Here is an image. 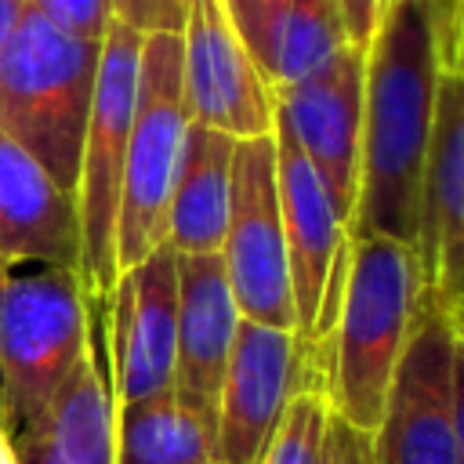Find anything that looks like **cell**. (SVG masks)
Wrapping results in <instances>:
<instances>
[{"mask_svg": "<svg viewBox=\"0 0 464 464\" xmlns=\"http://www.w3.org/2000/svg\"><path fill=\"white\" fill-rule=\"evenodd\" d=\"M464 40V0H388L362 76L359 196L348 239L388 236L417 250L420 178L446 65Z\"/></svg>", "mask_w": 464, "mask_h": 464, "instance_id": "obj_1", "label": "cell"}, {"mask_svg": "<svg viewBox=\"0 0 464 464\" xmlns=\"http://www.w3.org/2000/svg\"><path fill=\"white\" fill-rule=\"evenodd\" d=\"M428 297L413 246L388 236L348 239L344 286L326 337L330 413L373 431L402 348Z\"/></svg>", "mask_w": 464, "mask_h": 464, "instance_id": "obj_2", "label": "cell"}, {"mask_svg": "<svg viewBox=\"0 0 464 464\" xmlns=\"http://www.w3.org/2000/svg\"><path fill=\"white\" fill-rule=\"evenodd\" d=\"M102 40H83L25 7L0 51V130L22 145L69 196L98 80Z\"/></svg>", "mask_w": 464, "mask_h": 464, "instance_id": "obj_3", "label": "cell"}, {"mask_svg": "<svg viewBox=\"0 0 464 464\" xmlns=\"http://www.w3.org/2000/svg\"><path fill=\"white\" fill-rule=\"evenodd\" d=\"M91 304L76 268L0 265V424L29 428L87 352Z\"/></svg>", "mask_w": 464, "mask_h": 464, "instance_id": "obj_4", "label": "cell"}, {"mask_svg": "<svg viewBox=\"0 0 464 464\" xmlns=\"http://www.w3.org/2000/svg\"><path fill=\"white\" fill-rule=\"evenodd\" d=\"M188 123L192 116L181 80V36L145 33L116 210V272L138 265L167 243V210Z\"/></svg>", "mask_w": 464, "mask_h": 464, "instance_id": "obj_5", "label": "cell"}, {"mask_svg": "<svg viewBox=\"0 0 464 464\" xmlns=\"http://www.w3.org/2000/svg\"><path fill=\"white\" fill-rule=\"evenodd\" d=\"M138 29L112 18L102 36L98 80L91 94L83 149H80V178H76V221H80V286L87 301L109 304L116 286V210L120 185L134 120L138 94V58H141Z\"/></svg>", "mask_w": 464, "mask_h": 464, "instance_id": "obj_6", "label": "cell"}, {"mask_svg": "<svg viewBox=\"0 0 464 464\" xmlns=\"http://www.w3.org/2000/svg\"><path fill=\"white\" fill-rule=\"evenodd\" d=\"M308 388H326V348L297 330L243 319L218 395L214 457L221 464H261L286 406Z\"/></svg>", "mask_w": 464, "mask_h": 464, "instance_id": "obj_7", "label": "cell"}, {"mask_svg": "<svg viewBox=\"0 0 464 464\" xmlns=\"http://www.w3.org/2000/svg\"><path fill=\"white\" fill-rule=\"evenodd\" d=\"M228 290L243 319L279 330H297L290 261L276 188V134H257L236 145L228 225L218 250Z\"/></svg>", "mask_w": 464, "mask_h": 464, "instance_id": "obj_8", "label": "cell"}, {"mask_svg": "<svg viewBox=\"0 0 464 464\" xmlns=\"http://www.w3.org/2000/svg\"><path fill=\"white\" fill-rule=\"evenodd\" d=\"M453 341L450 312L424 297L370 431L373 464H457Z\"/></svg>", "mask_w": 464, "mask_h": 464, "instance_id": "obj_9", "label": "cell"}, {"mask_svg": "<svg viewBox=\"0 0 464 464\" xmlns=\"http://www.w3.org/2000/svg\"><path fill=\"white\" fill-rule=\"evenodd\" d=\"M105 344L116 406L174 392L178 254L167 243L116 276L105 304Z\"/></svg>", "mask_w": 464, "mask_h": 464, "instance_id": "obj_10", "label": "cell"}, {"mask_svg": "<svg viewBox=\"0 0 464 464\" xmlns=\"http://www.w3.org/2000/svg\"><path fill=\"white\" fill-rule=\"evenodd\" d=\"M276 134V188L279 218L290 261V290L297 312V334L326 348V301L348 265V225L337 214L326 181L294 145V138L272 123Z\"/></svg>", "mask_w": 464, "mask_h": 464, "instance_id": "obj_11", "label": "cell"}, {"mask_svg": "<svg viewBox=\"0 0 464 464\" xmlns=\"http://www.w3.org/2000/svg\"><path fill=\"white\" fill-rule=\"evenodd\" d=\"M178 36L188 116L236 141L268 134L276 123L272 91L232 25L225 0H188Z\"/></svg>", "mask_w": 464, "mask_h": 464, "instance_id": "obj_12", "label": "cell"}, {"mask_svg": "<svg viewBox=\"0 0 464 464\" xmlns=\"http://www.w3.org/2000/svg\"><path fill=\"white\" fill-rule=\"evenodd\" d=\"M362 76L366 51L344 47L315 76L276 91V127H283L304 160L319 170L344 225H352L359 196V145H362Z\"/></svg>", "mask_w": 464, "mask_h": 464, "instance_id": "obj_13", "label": "cell"}, {"mask_svg": "<svg viewBox=\"0 0 464 464\" xmlns=\"http://www.w3.org/2000/svg\"><path fill=\"white\" fill-rule=\"evenodd\" d=\"M417 257L428 297L446 308H464V69L446 65L435 98V123L420 178Z\"/></svg>", "mask_w": 464, "mask_h": 464, "instance_id": "obj_14", "label": "cell"}, {"mask_svg": "<svg viewBox=\"0 0 464 464\" xmlns=\"http://www.w3.org/2000/svg\"><path fill=\"white\" fill-rule=\"evenodd\" d=\"M87 304V352L44 413L11 435L18 464H116V395L105 344V304Z\"/></svg>", "mask_w": 464, "mask_h": 464, "instance_id": "obj_15", "label": "cell"}, {"mask_svg": "<svg viewBox=\"0 0 464 464\" xmlns=\"http://www.w3.org/2000/svg\"><path fill=\"white\" fill-rule=\"evenodd\" d=\"M243 315L218 254H178V352L174 395L214 428L225 366Z\"/></svg>", "mask_w": 464, "mask_h": 464, "instance_id": "obj_16", "label": "cell"}, {"mask_svg": "<svg viewBox=\"0 0 464 464\" xmlns=\"http://www.w3.org/2000/svg\"><path fill=\"white\" fill-rule=\"evenodd\" d=\"M14 261L80 268V221L76 199L0 130V265Z\"/></svg>", "mask_w": 464, "mask_h": 464, "instance_id": "obj_17", "label": "cell"}, {"mask_svg": "<svg viewBox=\"0 0 464 464\" xmlns=\"http://www.w3.org/2000/svg\"><path fill=\"white\" fill-rule=\"evenodd\" d=\"M236 138L207 123H188L181 167L167 210V246L174 254H218L228 225Z\"/></svg>", "mask_w": 464, "mask_h": 464, "instance_id": "obj_18", "label": "cell"}, {"mask_svg": "<svg viewBox=\"0 0 464 464\" xmlns=\"http://www.w3.org/2000/svg\"><path fill=\"white\" fill-rule=\"evenodd\" d=\"M348 47L337 0H286L268 22L254 65L268 91H286L326 69Z\"/></svg>", "mask_w": 464, "mask_h": 464, "instance_id": "obj_19", "label": "cell"}, {"mask_svg": "<svg viewBox=\"0 0 464 464\" xmlns=\"http://www.w3.org/2000/svg\"><path fill=\"white\" fill-rule=\"evenodd\" d=\"M214 457V428L174 392L116 406V464H203Z\"/></svg>", "mask_w": 464, "mask_h": 464, "instance_id": "obj_20", "label": "cell"}, {"mask_svg": "<svg viewBox=\"0 0 464 464\" xmlns=\"http://www.w3.org/2000/svg\"><path fill=\"white\" fill-rule=\"evenodd\" d=\"M326 428H330L326 395L319 388L301 392L286 406V413H283V420H279L261 464H323Z\"/></svg>", "mask_w": 464, "mask_h": 464, "instance_id": "obj_21", "label": "cell"}, {"mask_svg": "<svg viewBox=\"0 0 464 464\" xmlns=\"http://www.w3.org/2000/svg\"><path fill=\"white\" fill-rule=\"evenodd\" d=\"M40 14H47L54 25L83 36V40H102L105 29L112 25V0H29Z\"/></svg>", "mask_w": 464, "mask_h": 464, "instance_id": "obj_22", "label": "cell"}, {"mask_svg": "<svg viewBox=\"0 0 464 464\" xmlns=\"http://www.w3.org/2000/svg\"><path fill=\"white\" fill-rule=\"evenodd\" d=\"M112 14L138 33H181L188 0H112Z\"/></svg>", "mask_w": 464, "mask_h": 464, "instance_id": "obj_23", "label": "cell"}, {"mask_svg": "<svg viewBox=\"0 0 464 464\" xmlns=\"http://www.w3.org/2000/svg\"><path fill=\"white\" fill-rule=\"evenodd\" d=\"M323 464H373V442L370 431L352 428L348 420L330 413L326 428V446H323Z\"/></svg>", "mask_w": 464, "mask_h": 464, "instance_id": "obj_24", "label": "cell"}, {"mask_svg": "<svg viewBox=\"0 0 464 464\" xmlns=\"http://www.w3.org/2000/svg\"><path fill=\"white\" fill-rule=\"evenodd\" d=\"M283 4H286V0H225V11H228V18H232V25L239 29V36H243L250 58H254V51H257V44H261L268 22L276 18V11H279Z\"/></svg>", "mask_w": 464, "mask_h": 464, "instance_id": "obj_25", "label": "cell"}, {"mask_svg": "<svg viewBox=\"0 0 464 464\" xmlns=\"http://www.w3.org/2000/svg\"><path fill=\"white\" fill-rule=\"evenodd\" d=\"M337 4H341V18H344V36H348V44L359 47V51H370L388 0H337Z\"/></svg>", "mask_w": 464, "mask_h": 464, "instance_id": "obj_26", "label": "cell"}, {"mask_svg": "<svg viewBox=\"0 0 464 464\" xmlns=\"http://www.w3.org/2000/svg\"><path fill=\"white\" fill-rule=\"evenodd\" d=\"M453 442H457V464H464V341L460 337L453 341Z\"/></svg>", "mask_w": 464, "mask_h": 464, "instance_id": "obj_27", "label": "cell"}, {"mask_svg": "<svg viewBox=\"0 0 464 464\" xmlns=\"http://www.w3.org/2000/svg\"><path fill=\"white\" fill-rule=\"evenodd\" d=\"M25 7H29V0H0V51H4V44L11 40L14 25L22 22Z\"/></svg>", "mask_w": 464, "mask_h": 464, "instance_id": "obj_28", "label": "cell"}, {"mask_svg": "<svg viewBox=\"0 0 464 464\" xmlns=\"http://www.w3.org/2000/svg\"><path fill=\"white\" fill-rule=\"evenodd\" d=\"M0 464H18V457H14V442H11V435H7L4 424H0Z\"/></svg>", "mask_w": 464, "mask_h": 464, "instance_id": "obj_29", "label": "cell"}, {"mask_svg": "<svg viewBox=\"0 0 464 464\" xmlns=\"http://www.w3.org/2000/svg\"><path fill=\"white\" fill-rule=\"evenodd\" d=\"M450 319H453V330H457V337L464 341V308H460V312H450Z\"/></svg>", "mask_w": 464, "mask_h": 464, "instance_id": "obj_30", "label": "cell"}, {"mask_svg": "<svg viewBox=\"0 0 464 464\" xmlns=\"http://www.w3.org/2000/svg\"><path fill=\"white\" fill-rule=\"evenodd\" d=\"M457 65L464 69V40H460V54H457Z\"/></svg>", "mask_w": 464, "mask_h": 464, "instance_id": "obj_31", "label": "cell"}, {"mask_svg": "<svg viewBox=\"0 0 464 464\" xmlns=\"http://www.w3.org/2000/svg\"><path fill=\"white\" fill-rule=\"evenodd\" d=\"M203 464H221V460H203Z\"/></svg>", "mask_w": 464, "mask_h": 464, "instance_id": "obj_32", "label": "cell"}]
</instances>
